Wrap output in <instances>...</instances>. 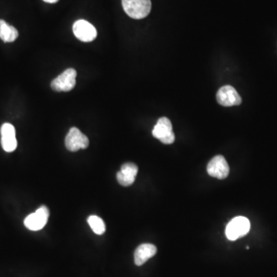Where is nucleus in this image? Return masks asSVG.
Returning <instances> with one entry per match:
<instances>
[{"mask_svg":"<svg viewBox=\"0 0 277 277\" xmlns=\"http://www.w3.org/2000/svg\"><path fill=\"white\" fill-rule=\"evenodd\" d=\"M250 230V223L244 216H237L233 219L226 228V236L228 240L235 241L247 235Z\"/></svg>","mask_w":277,"mask_h":277,"instance_id":"obj_2","label":"nucleus"},{"mask_svg":"<svg viewBox=\"0 0 277 277\" xmlns=\"http://www.w3.org/2000/svg\"><path fill=\"white\" fill-rule=\"evenodd\" d=\"M208 174L219 179H226L230 172V167L223 155H216L207 165Z\"/></svg>","mask_w":277,"mask_h":277,"instance_id":"obj_9","label":"nucleus"},{"mask_svg":"<svg viewBox=\"0 0 277 277\" xmlns=\"http://www.w3.org/2000/svg\"><path fill=\"white\" fill-rule=\"evenodd\" d=\"M2 149L7 152H12L16 149L15 127L10 124H4L0 130Z\"/></svg>","mask_w":277,"mask_h":277,"instance_id":"obj_10","label":"nucleus"},{"mask_svg":"<svg viewBox=\"0 0 277 277\" xmlns=\"http://www.w3.org/2000/svg\"><path fill=\"white\" fill-rule=\"evenodd\" d=\"M90 141L88 137L82 134L81 131L76 127L70 129L65 139L66 149L71 152H76L80 149H85L88 147Z\"/></svg>","mask_w":277,"mask_h":277,"instance_id":"obj_6","label":"nucleus"},{"mask_svg":"<svg viewBox=\"0 0 277 277\" xmlns=\"http://www.w3.org/2000/svg\"><path fill=\"white\" fill-rule=\"evenodd\" d=\"M44 2H48V3H56L59 0H43Z\"/></svg>","mask_w":277,"mask_h":277,"instance_id":"obj_15","label":"nucleus"},{"mask_svg":"<svg viewBox=\"0 0 277 277\" xmlns=\"http://www.w3.org/2000/svg\"><path fill=\"white\" fill-rule=\"evenodd\" d=\"M19 32L12 25L0 19V39L5 42H12L18 38Z\"/></svg>","mask_w":277,"mask_h":277,"instance_id":"obj_13","label":"nucleus"},{"mask_svg":"<svg viewBox=\"0 0 277 277\" xmlns=\"http://www.w3.org/2000/svg\"><path fill=\"white\" fill-rule=\"evenodd\" d=\"M138 172V166L133 162L124 164L120 172H117V180L121 186H130L135 182Z\"/></svg>","mask_w":277,"mask_h":277,"instance_id":"obj_11","label":"nucleus"},{"mask_svg":"<svg viewBox=\"0 0 277 277\" xmlns=\"http://www.w3.org/2000/svg\"><path fill=\"white\" fill-rule=\"evenodd\" d=\"M73 31L75 36L82 42H92L97 36V31L94 25L84 19L75 22L73 25Z\"/></svg>","mask_w":277,"mask_h":277,"instance_id":"obj_7","label":"nucleus"},{"mask_svg":"<svg viewBox=\"0 0 277 277\" xmlns=\"http://www.w3.org/2000/svg\"><path fill=\"white\" fill-rule=\"evenodd\" d=\"M76 71L69 68L58 76L51 83V87L56 92H69L76 86Z\"/></svg>","mask_w":277,"mask_h":277,"instance_id":"obj_4","label":"nucleus"},{"mask_svg":"<svg viewBox=\"0 0 277 277\" xmlns=\"http://www.w3.org/2000/svg\"><path fill=\"white\" fill-rule=\"evenodd\" d=\"M89 225H90V228L92 229L97 235H102L106 232V225L104 221L102 220L98 216H90L88 220Z\"/></svg>","mask_w":277,"mask_h":277,"instance_id":"obj_14","label":"nucleus"},{"mask_svg":"<svg viewBox=\"0 0 277 277\" xmlns=\"http://www.w3.org/2000/svg\"><path fill=\"white\" fill-rule=\"evenodd\" d=\"M126 13L133 19H143L149 15L152 8L151 0H122Z\"/></svg>","mask_w":277,"mask_h":277,"instance_id":"obj_1","label":"nucleus"},{"mask_svg":"<svg viewBox=\"0 0 277 277\" xmlns=\"http://www.w3.org/2000/svg\"><path fill=\"white\" fill-rule=\"evenodd\" d=\"M157 249L152 244H144L138 246L134 253V262L136 265L142 266L155 255Z\"/></svg>","mask_w":277,"mask_h":277,"instance_id":"obj_12","label":"nucleus"},{"mask_svg":"<svg viewBox=\"0 0 277 277\" xmlns=\"http://www.w3.org/2000/svg\"><path fill=\"white\" fill-rule=\"evenodd\" d=\"M152 136L158 138L162 143L172 144L175 141L174 133L172 131V126L170 120L166 117H161L157 124L152 130Z\"/></svg>","mask_w":277,"mask_h":277,"instance_id":"obj_3","label":"nucleus"},{"mask_svg":"<svg viewBox=\"0 0 277 277\" xmlns=\"http://www.w3.org/2000/svg\"><path fill=\"white\" fill-rule=\"evenodd\" d=\"M49 216V209L46 206H40L35 213L27 216L24 220V225L29 230L38 231L46 226Z\"/></svg>","mask_w":277,"mask_h":277,"instance_id":"obj_5","label":"nucleus"},{"mask_svg":"<svg viewBox=\"0 0 277 277\" xmlns=\"http://www.w3.org/2000/svg\"><path fill=\"white\" fill-rule=\"evenodd\" d=\"M216 100L223 107H233L241 104L242 99L234 87L230 85L223 86L216 93Z\"/></svg>","mask_w":277,"mask_h":277,"instance_id":"obj_8","label":"nucleus"}]
</instances>
